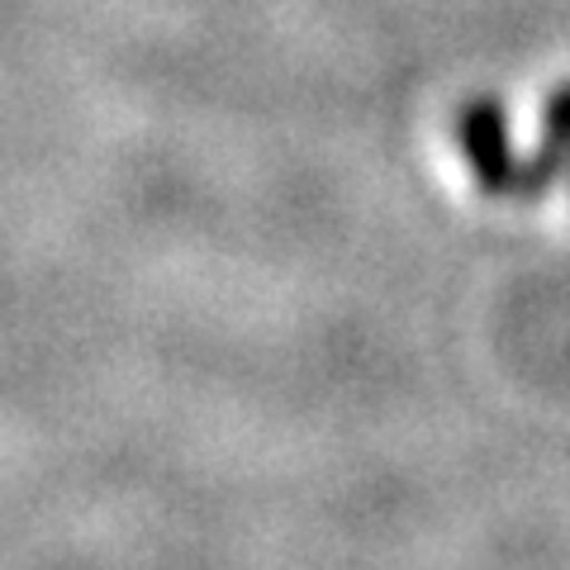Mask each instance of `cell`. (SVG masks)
I'll list each match as a JSON object with an SVG mask.
<instances>
[{
  "label": "cell",
  "instance_id": "1",
  "mask_svg": "<svg viewBox=\"0 0 570 570\" xmlns=\"http://www.w3.org/2000/svg\"><path fill=\"white\" fill-rule=\"evenodd\" d=\"M456 142H461V153H466L480 190L494 195V200H538V195H547V186L566 171L561 157H551L547 148H538L532 157L513 153L509 119H504V105L499 100L461 105Z\"/></svg>",
  "mask_w": 570,
  "mask_h": 570
},
{
  "label": "cell",
  "instance_id": "2",
  "mask_svg": "<svg viewBox=\"0 0 570 570\" xmlns=\"http://www.w3.org/2000/svg\"><path fill=\"white\" fill-rule=\"evenodd\" d=\"M542 148H547L551 157H561V167H570V86H561V91L547 100V115H542Z\"/></svg>",
  "mask_w": 570,
  "mask_h": 570
},
{
  "label": "cell",
  "instance_id": "3",
  "mask_svg": "<svg viewBox=\"0 0 570 570\" xmlns=\"http://www.w3.org/2000/svg\"><path fill=\"white\" fill-rule=\"evenodd\" d=\"M566 176H570V167H566Z\"/></svg>",
  "mask_w": 570,
  "mask_h": 570
}]
</instances>
